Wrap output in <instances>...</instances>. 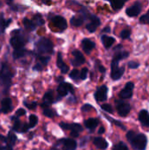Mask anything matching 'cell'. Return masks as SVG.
Masks as SVG:
<instances>
[{
  "instance_id": "1",
  "label": "cell",
  "mask_w": 149,
  "mask_h": 150,
  "mask_svg": "<svg viewBox=\"0 0 149 150\" xmlns=\"http://www.w3.org/2000/svg\"><path fill=\"white\" fill-rule=\"evenodd\" d=\"M127 140L130 142L132 146L137 150H144L147 147L148 139L145 134H137L133 131H129L126 134Z\"/></svg>"
},
{
  "instance_id": "2",
  "label": "cell",
  "mask_w": 149,
  "mask_h": 150,
  "mask_svg": "<svg viewBox=\"0 0 149 150\" xmlns=\"http://www.w3.org/2000/svg\"><path fill=\"white\" fill-rule=\"evenodd\" d=\"M11 77L12 74L10 68L5 63H2L0 66V83L2 85L9 87L11 85Z\"/></svg>"
},
{
  "instance_id": "3",
  "label": "cell",
  "mask_w": 149,
  "mask_h": 150,
  "mask_svg": "<svg viewBox=\"0 0 149 150\" xmlns=\"http://www.w3.org/2000/svg\"><path fill=\"white\" fill-rule=\"evenodd\" d=\"M36 48L40 54H49L53 53V43L48 39L42 38L37 42Z\"/></svg>"
},
{
  "instance_id": "4",
  "label": "cell",
  "mask_w": 149,
  "mask_h": 150,
  "mask_svg": "<svg viewBox=\"0 0 149 150\" xmlns=\"http://www.w3.org/2000/svg\"><path fill=\"white\" fill-rule=\"evenodd\" d=\"M116 107H117V111L119 116L121 117H126L129 114L131 107L130 105L126 102L124 101H116Z\"/></svg>"
},
{
  "instance_id": "5",
  "label": "cell",
  "mask_w": 149,
  "mask_h": 150,
  "mask_svg": "<svg viewBox=\"0 0 149 150\" xmlns=\"http://www.w3.org/2000/svg\"><path fill=\"white\" fill-rule=\"evenodd\" d=\"M134 88V84L132 82H129L126 84V87L120 91L119 93V97L121 98L126 99V98H130L133 96V90Z\"/></svg>"
},
{
  "instance_id": "6",
  "label": "cell",
  "mask_w": 149,
  "mask_h": 150,
  "mask_svg": "<svg viewBox=\"0 0 149 150\" xmlns=\"http://www.w3.org/2000/svg\"><path fill=\"white\" fill-rule=\"evenodd\" d=\"M57 91H58V94L61 96V97H64L68 94V92H71V93H74V88L71 84L69 83H61L59 86H58V89H57Z\"/></svg>"
},
{
  "instance_id": "7",
  "label": "cell",
  "mask_w": 149,
  "mask_h": 150,
  "mask_svg": "<svg viewBox=\"0 0 149 150\" xmlns=\"http://www.w3.org/2000/svg\"><path fill=\"white\" fill-rule=\"evenodd\" d=\"M107 91H108V88L105 85H102L101 87H99L95 93V98L97 101L98 102L105 101L107 99Z\"/></svg>"
},
{
  "instance_id": "8",
  "label": "cell",
  "mask_w": 149,
  "mask_h": 150,
  "mask_svg": "<svg viewBox=\"0 0 149 150\" xmlns=\"http://www.w3.org/2000/svg\"><path fill=\"white\" fill-rule=\"evenodd\" d=\"M141 4L139 2L135 3L133 5H132L131 7L126 10V13L129 17H136L141 13Z\"/></svg>"
},
{
  "instance_id": "9",
  "label": "cell",
  "mask_w": 149,
  "mask_h": 150,
  "mask_svg": "<svg viewBox=\"0 0 149 150\" xmlns=\"http://www.w3.org/2000/svg\"><path fill=\"white\" fill-rule=\"evenodd\" d=\"M72 54L75 57L73 60H71V62L74 66H79V65H82L85 62V58L80 51L74 50L72 52Z\"/></svg>"
},
{
  "instance_id": "10",
  "label": "cell",
  "mask_w": 149,
  "mask_h": 150,
  "mask_svg": "<svg viewBox=\"0 0 149 150\" xmlns=\"http://www.w3.org/2000/svg\"><path fill=\"white\" fill-rule=\"evenodd\" d=\"M52 22L53 24L59 28L60 30L63 31L67 28V21L64 18H62L61 16H55L52 18Z\"/></svg>"
},
{
  "instance_id": "11",
  "label": "cell",
  "mask_w": 149,
  "mask_h": 150,
  "mask_svg": "<svg viewBox=\"0 0 149 150\" xmlns=\"http://www.w3.org/2000/svg\"><path fill=\"white\" fill-rule=\"evenodd\" d=\"M10 43L15 49H19V48H23L25 41L20 36H14L10 40Z\"/></svg>"
},
{
  "instance_id": "12",
  "label": "cell",
  "mask_w": 149,
  "mask_h": 150,
  "mask_svg": "<svg viewBox=\"0 0 149 150\" xmlns=\"http://www.w3.org/2000/svg\"><path fill=\"white\" fill-rule=\"evenodd\" d=\"M12 110V102L9 98H5L1 102V112L8 113Z\"/></svg>"
},
{
  "instance_id": "13",
  "label": "cell",
  "mask_w": 149,
  "mask_h": 150,
  "mask_svg": "<svg viewBox=\"0 0 149 150\" xmlns=\"http://www.w3.org/2000/svg\"><path fill=\"white\" fill-rule=\"evenodd\" d=\"M82 47L86 54H90L95 47V42L90 39H84L82 41Z\"/></svg>"
},
{
  "instance_id": "14",
  "label": "cell",
  "mask_w": 149,
  "mask_h": 150,
  "mask_svg": "<svg viewBox=\"0 0 149 150\" xmlns=\"http://www.w3.org/2000/svg\"><path fill=\"white\" fill-rule=\"evenodd\" d=\"M139 120L145 127H149V113L148 111L142 110L139 113Z\"/></svg>"
},
{
  "instance_id": "15",
  "label": "cell",
  "mask_w": 149,
  "mask_h": 150,
  "mask_svg": "<svg viewBox=\"0 0 149 150\" xmlns=\"http://www.w3.org/2000/svg\"><path fill=\"white\" fill-rule=\"evenodd\" d=\"M56 64H57V67L61 69V73L65 74L67 73L68 70H69V68L68 65H66L62 60V57H61V53H58V56H57V61H56Z\"/></svg>"
},
{
  "instance_id": "16",
  "label": "cell",
  "mask_w": 149,
  "mask_h": 150,
  "mask_svg": "<svg viewBox=\"0 0 149 150\" xmlns=\"http://www.w3.org/2000/svg\"><path fill=\"white\" fill-rule=\"evenodd\" d=\"M93 142H94V145H95L97 149H99L105 150L108 148V143H107V142H106L104 138H102V137H96V138L94 139Z\"/></svg>"
},
{
  "instance_id": "17",
  "label": "cell",
  "mask_w": 149,
  "mask_h": 150,
  "mask_svg": "<svg viewBox=\"0 0 149 150\" xmlns=\"http://www.w3.org/2000/svg\"><path fill=\"white\" fill-rule=\"evenodd\" d=\"M53 101H54L53 92H52L51 91H47V92L45 94V96H44V98H43V104H42V106L46 108L47 106H48L49 105H51V104L53 103Z\"/></svg>"
},
{
  "instance_id": "18",
  "label": "cell",
  "mask_w": 149,
  "mask_h": 150,
  "mask_svg": "<svg viewBox=\"0 0 149 150\" xmlns=\"http://www.w3.org/2000/svg\"><path fill=\"white\" fill-rule=\"evenodd\" d=\"M76 142L72 139H67L63 142V150H75L76 149Z\"/></svg>"
},
{
  "instance_id": "19",
  "label": "cell",
  "mask_w": 149,
  "mask_h": 150,
  "mask_svg": "<svg viewBox=\"0 0 149 150\" xmlns=\"http://www.w3.org/2000/svg\"><path fill=\"white\" fill-rule=\"evenodd\" d=\"M124 72H125V67H121V68L119 67V69H117L116 70L112 71L111 77H112V80H115V81L116 80H119L123 76Z\"/></svg>"
},
{
  "instance_id": "20",
  "label": "cell",
  "mask_w": 149,
  "mask_h": 150,
  "mask_svg": "<svg viewBox=\"0 0 149 150\" xmlns=\"http://www.w3.org/2000/svg\"><path fill=\"white\" fill-rule=\"evenodd\" d=\"M29 127H30L29 125L22 124L20 121L17 120L13 126V130H15L16 132H26Z\"/></svg>"
},
{
  "instance_id": "21",
  "label": "cell",
  "mask_w": 149,
  "mask_h": 150,
  "mask_svg": "<svg viewBox=\"0 0 149 150\" xmlns=\"http://www.w3.org/2000/svg\"><path fill=\"white\" fill-rule=\"evenodd\" d=\"M102 41H103V44H104L105 47L109 48L115 42V39L113 37H110V36H107V35H103L102 36Z\"/></svg>"
},
{
  "instance_id": "22",
  "label": "cell",
  "mask_w": 149,
  "mask_h": 150,
  "mask_svg": "<svg viewBox=\"0 0 149 150\" xmlns=\"http://www.w3.org/2000/svg\"><path fill=\"white\" fill-rule=\"evenodd\" d=\"M108 1H110L112 8L118 11V10H120L124 6V4H126L127 0H108Z\"/></svg>"
},
{
  "instance_id": "23",
  "label": "cell",
  "mask_w": 149,
  "mask_h": 150,
  "mask_svg": "<svg viewBox=\"0 0 149 150\" xmlns=\"http://www.w3.org/2000/svg\"><path fill=\"white\" fill-rule=\"evenodd\" d=\"M84 124H85V127H86L87 128L92 130V129H94V128H96V127H97L98 121H97V120H96V119H89V120H87L84 122Z\"/></svg>"
},
{
  "instance_id": "24",
  "label": "cell",
  "mask_w": 149,
  "mask_h": 150,
  "mask_svg": "<svg viewBox=\"0 0 149 150\" xmlns=\"http://www.w3.org/2000/svg\"><path fill=\"white\" fill-rule=\"evenodd\" d=\"M23 24H24L25 27L26 29L30 30V31H33L36 28V25L33 23V21H32V20H30L28 18H24L23 19Z\"/></svg>"
},
{
  "instance_id": "25",
  "label": "cell",
  "mask_w": 149,
  "mask_h": 150,
  "mask_svg": "<svg viewBox=\"0 0 149 150\" xmlns=\"http://www.w3.org/2000/svg\"><path fill=\"white\" fill-rule=\"evenodd\" d=\"M68 130H71V132L80 134L83 131V127L79 124H76V123H74V124H68Z\"/></svg>"
},
{
  "instance_id": "26",
  "label": "cell",
  "mask_w": 149,
  "mask_h": 150,
  "mask_svg": "<svg viewBox=\"0 0 149 150\" xmlns=\"http://www.w3.org/2000/svg\"><path fill=\"white\" fill-rule=\"evenodd\" d=\"M70 23L74 26H81L83 23V18L81 17H73L70 20Z\"/></svg>"
},
{
  "instance_id": "27",
  "label": "cell",
  "mask_w": 149,
  "mask_h": 150,
  "mask_svg": "<svg viewBox=\"0 0 149 150\" xmlns=\"http://www.w3.org/2000/svg\"><path fill=\"white\" fill-rule=\"evenodd\" d=\"M128 55H129V53H128V52H126V51H125V52H119V53L116 54L113 56V59L116 60V61H118V62H119V61L122 60V59L127 58Z\"/></svg>"
},
{
  "instance_id": "28",
  "label": "cell",
  "mask_w": 149,
  "mask_h": 150,
  "mask_svg": "<svg viewBox=\"0 0 149 150\" xmlns=\"http://www.w3.org/2000/svg\"><path fill=\"white\" fill-rule=\"evenodd\" d=\"M11 22V19H8L7 21H5L2 17H0V33H3L4 32L5 27Z\"/></svg>"
},
{
  "instance_id": "29",
  "label": "cell",
  "mask_w": 149,
  "mask_h": 150,
  "mask_svg": "<svg viewBox=\"0 0 149 150\" xmlns=\"http://www.w3.org/2000/svg\"><path fill=\"white\" fill-rule=\"evenodd\" d=\"M17 142V137L14 134L12 133H9V135L7 137V145L9 146H13L15 144V142Z\"/></svg>"
},
{
  "instance_id": "30",
  "label": "cell",
  "mask_w": 149,
  "mask_h": 150,
  "mask_svg": "<svg viewBox=\"0 0 149 150\" xmlns=\"http://www.w3.org/2000/svg\"><path fill=\"white\" fill-rule=\"evenodd\" d=\"M25 54V51L23 48H19V49H15V51L13 52V57L15 59L23 57Z\"/></svg>"
},
{
  "instance_id": "31",
  "label": "cell",
  "mask_w": 149,
  "mask_h": 150,
  "mask_svg": "<svg viewBox=\"0 0 149 150\" xmlns=\"http://www.w3.org/2000/svg\"><path fill=\"white\" fill-rule=\"evenodd\" d=\"M33 23L36 25H44V19L42 18V17L40 16V15H39V14H37V15H35L34 17H33Z\"/></svg>"
},
{
  "instance_id": "32",
  "label": "cell",
  "mask_w": 149,
  "mask_h": 150,
  "mask_svg": "<svg viewBox=\"0 0 149 150\" xmlns=\"http://www.w3.org/2000/svg\"><path fill=\"white\" fill-rule=\"evenodd\" d=\"M37 123H38V118H37V116L36 115H33V114H32V115H30V117H29V127H35L36 125H37Z\"/></svg>"
},
{
  "instance_id": "33",
  "label": "cell",
  "mask_w": 149,
  "mask_h": 150,
  "mask_svg": "<svg viewBox=\"0 0 149 150\" xmlns=\"http://www.w3.org/2000/svg\"><path fill=\"white\" fill-rule=\"evenodd\" d=\"M112 150H128V148L124 142H119L113 147Z\"/></svg>"
},
{
  "instance_id": "34",
  "label": "cell",
  "mask_w": 149,
  "mask_h": 150,
  "mask_svg": "<svg viewBox=\"0 0 149 150\" xmlns=\"http://www.w3.org/2000/svg\"><path fill=\"white\" fill-rule=\"evenodd\" d=\"M130 35H131V31H130L129 29H124V30L121 31L119 36H120L122 39H128V38L130 37Z\"/></svg>"
},
{
  "instance_id": "35",
  "label": "cell",
  "mask_w": 149,
  "mask_h": 150,
  "mask_svg": "<svg viewBox=\"0 0 149 150\" xmlns=\"http://www.w3.org/2000/svg\"><path fill=\"white\" fill-rule=\"evenodd\" d=\"M43 113H44L45 116H47V117H48V118H53V117L55 116V112H54L53 110L48 109V108H45Z\"/></svg>"
},
{
  "instance_id": "36",
  "label": "cell",
  "mask_w": 149,
  "mask_h": 150,
  "mask_svg": "<svg viewBox=\"0 0 149 150\" xmlns=\"http://www.w3.org/2000/svg\"><path fill=\"white\" fill-rule=\"evenodd\" d=\"M97 25L96 24L92 23V22H90V23H89V24L86 25V28H87V30L90 33H94L97 30Z\"/></svg>"
},
{
  "instance_id": "37",
  "label": "cell",
  "mask_w": 149,
  "mask_h": 150,
  "mask_svg": "<svg viewBox=\"0 0 149 150\" xmlns=\"http://www.w3.org/2000/svg\"><path fill=\"white\" fill-rule=\"evenodd\" d=\"M140 22L141 24H149V11H148L147 14H145V15H143V16L141 17Z\"/></svg>"
},
{
  "instance_id": "38",
  "label": "cell",
  "mask_w": 149,
  "mask_h": 150,
  "mask_svg": "<svg viewBox=\"0 0 149 150\" xmlns=\"http://www.w3.org/2000/svg\"><path fill=\"white\" fill-rule=\"evenodd\" d=\"M79 75H80V73H79L78 69H73L70 72V74H69V77L72 78V79H74V80H76L78 78Z\"/></svg>"
},
{
  "instance_id": "39",
  "label": "cell",
  "mask_w": 149,
  "mask_h": 150,
  "mask_svg": "<svg viewBox=\"0 0 149 150\" xmlns=\"http://www.w3.org/2000/svg\"><path fill=\"white\" fill-rule=\"evenodd\" d=\"M102 109L104 110V111H105L106 112H109V113H112V112H113V110H112V105H108V104H104L102 106Z\"/></svg>"
},
{
  "instance_id": "40",
  "label": "cell",
  "mask_w": 149,
  "mask_h": 150,
  "mask_svg": "<svg viewBox=\"0 0 149 150\" xmlns=\"http://www.w3.org/2000/svg\"><path fill=\"white\" fill-rule=\"evenodd\" d=\"M87 75H88V69L84 68L82 69V71L80 73V78L82 80H85L87 78Z\"/></svg>"
},
{
  "instance_id": "41",
  "label": "cell",
  "mask_w": 149,
  "mask_h": 150,
  "mask_svg": "<svg viewBox=\"0 0 149 150\" xmlns=\"http://www.w3.org/2000/svg\"><path fill=\"white\" fill-rule=\"evenodd\" d=\"M49 60H50V56H40V63L43 65H47V62H49Z\"/></svg>"
},
{
  "instance_id": "42",
  "label": "cell",
  "mask_w": 149,
  "mask_h": 150,
  "mask_svg": "<svg viewBox=\"0 0 149 150\" xmlns=\"http://www.w3.org/2000/svg\"><path fill=\"white\" fill-rule=\"evenodd\" d=\"M128 67L130 69H137V68L140 67V63H138L136 62H130L128 63Z\"/></svg>"
},
{
  "instance_id": "43",
  "label": "cell",
  "mask_w": 149,
  "mask_h": 150,
  "mask_svg": "<svg viewBox=\"0 0 149 150\" xmlns=\"http://www.w3.org/2000/svg\"><path fill=\"white\" fill-rule=\"evenodd\" d=\"M24 114H25V111L24 110V109H18L17 112H16V115L15 116H17V117H19V116H23Z\"/></svg>"
},
{
  "instance_id": "44",
  "label": "cell",
  "mask_w": 149,
  "mask_h": 150,
  "mask_svg": "<svg viewBox=\"0 0 149 150\" xmlns=\"http://www.w3.org/2000/svg\"><path fill=\"white\" fill-rule=\"evenodd\" d=\"M91 109H93V107L90 105H84L83 107H82V110L83 112H88V111H90Z\"/></svg>"
},
{
  "instance_id": "45",
  "label": "cell",
  "mask_w": 149,
  "mask_h": 150,
  "mask_svg": "<svg viewBox=\"0 0 149 150\" xmlns=\"http://www.w3.org/2000/svg\"><path fill=\"white\" fill-rule=\"evenodd\" d=\"M25 105L26 107H28L29 109H34V108L36 107L37 104H36L35 102H32V104H27V103L25 102Z\"/></svg>"
},
{
  "instance_id": "46",
  "label": "cell",
  "mask_w": 149,
  "mask_h": 150,
  "mask_svg": "<svg viewBox=\"0 0 149 150\" xmlns=\"http://www.w3.org/2000/svg\"><path fill=\"white\" fill-rule=\"evenodd\" d=\"M42 69H43V66L41 65V63H37L35 66H34V68H33V69H35V70H42Z\"/></svg>"
},
{
  "instance_id": "47",
  "label": "cell",
  "mask_w": 149,
  "mask_h": 150,
  "mask_svg": "<svg viewBox=\"0 0 149 150\" xmlns=\"http://www.w3.org/2000/svg\"><path fill=\"white\" fill-rule=\"evenodd\" d=\"M98 69H99V71L102 72V73H105V69L103 66H101V65L98 66Z\"/></svg>"
},
{
  "instance_id": "48",
  "label": "cell",
  "mask_w": 149,
  "mask_h": 150,
  "mask_svg": "<svg viewBox=\"0 0 149 150\" xmlns=\"http://www.w3.org/2000/svg\"><path fill=\"white\" fill-rule=\"evenodd\" d=\"M105 133V128L102 127H100V129L98 130V134H104Z\"/></svg>"
},
{
  "instance_id": "49",
  "label": "cell",
  "mask_w": 149,
  "mask_h": 150,
  "mask_svg": "<svg viewBox=\"0 0 149 150\" xmlns=\"http://www.w3.org/2000/svg\"><path fill=\"white\" fill-rule=\"evenodd\" d=\"M111 31V29H110V27L109 26H107V27H105L104 30H103V33H105V32H107V33H109Z\"/></svg>"
},
{
  "instance_id": "50",
  "label": "cell",
  "mask_w": 149,
  "mask_h": 150,
  "mask_svg": "<svg viewBox=\"0 0 149 150\" xmlns=\"http://www.w3.org/2000/svg\"><path fill=\"white\" fill-rule=\"evenodd\" d=\"M42 3H44V4H50V2H51V0H40Z\"/></svg>"
},
{
  "instance_id": "51",
  "label": "cell",
  "mask_w": 149,
  "mask_h": 150,
  "mask_svg": "<svg viewBox=\"0 0 149 150\" xmlns=\"http://www.w3.org/2000/svg\"><path fill=\"white\" fill-rule=\"evenodd\" d=\"M12 1H13V0H6L7 4H11V3H12Z\"/></svg>"
},
{
  "instance_id": "52",
  "label": "cell",
  "mask_w": 149,
  "mask_h": 150,
  "mask_svg": "<svg viewBox=\"0 0 149 150\" xmlns=\"http://www.w3.org/2000/svg\"><path fill=\"white\" fill-rule=\"evenodd\" d=\"M1 141H5V139H4L2 135H0V142H1Z\"/></svg>"
},
{
  "instance_id": "53",
  "label": "cell",
  "mask_w": 149,
  "mask_h": 150,
  "mask_svg": "<svg viewBox=\"0 0 149 150\" xmlns=\"http://www.w3.org/2000/svg\"><path fill=\"white\" fill-rule=\"evenodd\" d=\"M148 11H149V10H148Z\"/></svg>"
}]
</instances>
